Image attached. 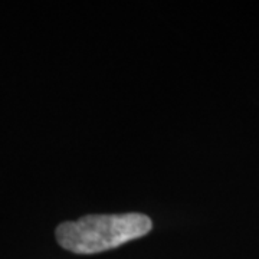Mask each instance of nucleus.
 <instances>
[{"label": "nucleus", "mask_w": 259, "mask_h": 259, "mask_svg": "<svg viewBox=\"0 0 259 259\" xmlns=\"http://www.w3.org/2000/svg\"><path fill=\"white\" fill-rule=\"evenodd\" d=\"M151 221L141 213L91 214L56 229L59 245L74 253H100L139 239L151 231Z\"/></svg>", "instance_id": "obj_1"}]
</instances>
